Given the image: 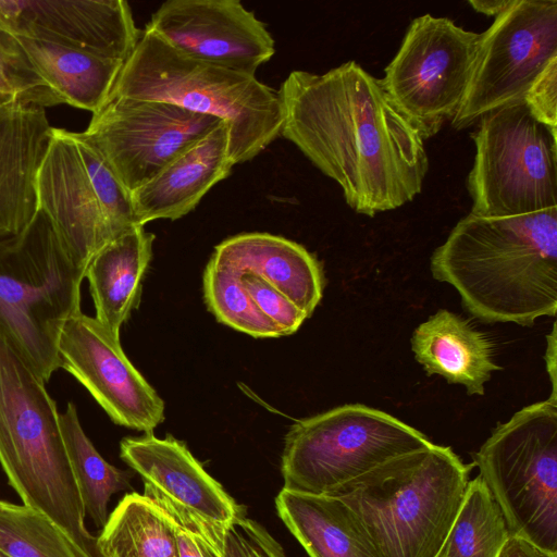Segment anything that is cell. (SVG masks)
<instances>
[{"mask_svg": "<svg viewBox=\"0 0 557 557\" xmlns=\"http://www.w3.org/2000/svg\"><path fill=\"white\" fill-rule=\"evenodd\" d=\"M277 91L280 136L341 186L354 211L374 216L421 193L429 171L424 139L360 64L348 61L324 74L292 71Z\"/></svg>", "mask_w": 557, "mask_h": 557, "instance_id": "6da1fadb", "label": "cell"}, {"mask_svg": "<svg viewBox=\"0 0 557 557\" xmlns=\"http://www.w3.org/2000/svg\"><path fill=\"white\" fill-rule=\"evenodd\" d=\"M432 275L451 285L484 323L532 326L557 311V207L510 215L469 213L432 253Z\"/></svg>", "mask_w": 557, "mask_h": 557, "instance_id": "7a4b0ae2", "label": "cell"}, {"mask_svg": "<svg viewBox=\"0 0 557 557\" xmlns=\"http://www.w3.org/2000/svg\"><path fill=\"white\" fill-rule=\"evenodd\" d=\"M0 463L23 505L54 522L79 557H101L45 380L0 332Z\"/></svg>", "mask_w": 557, "mask_h": 557, "instance_id": "3957f363", "label": "cell"}, {"mask_svg": "<svg viewBox=\"0 0 557 557\" xmlns=\"http://www.w3.org/2000/svg\"><path fill=\"white\" fill-rule=\"evenodd\" d=\"M473 467L450 447L432 444L329 495L356 512L380 557H436L460 509Z\"/></svg>", "mask_w": 557, "mask_h": 557, "instance_id": "277c9868", "label": "cell"}, {"mask_svg": "<svg viewBox=\"0 0 557 557\" xmlns=\"http://www.w3.org/2000/svg\"><path fill=\"white\" fill-rule=\"evenodd\" d=\"M113 97L166 102L219 119L228 126L234 165L257 157L281 134L277 90L256 75L187 58L147 28L122 66Z\"/></svg>", "mask_w": 557, "mask_h": 557, "instance_id": "5b68a950", "label": "cell"}, {"mask_svg": "<svg viewBox=\"0 0 557 557\" xmlns=\"http://www.w3.org/2000/svg\"><path fill=\"white\" fill-rule=\"evenodd\" d=\"M84 278L40 210L0 239V332L45 382L60 368V332L81 310Z\"/></svg>", "mask_w": 557, "mask_h": 557, "instance_id": "8992f818", "label": "cell"}, {"mask_svg": "<svg viewBox=\"0 0 557 557\" xmlns=\"http://www.w3.org/2000/svg\"><path fill=\"white\" fill-rule=\"evenodd\" d=\"M510 535L557 556V403L528 405L473 454Z\"/></svg>", "mask_w": 557, "mask_h": 557, "instance_id": "52a82bcc", "label": "cell"}, {"mask_svg": "<svg viewBox=\"0 0 557 557\" xmlns=\"http://www.w3.org/2000/svg\"><path fill=\"white\" fill-rule=\"evenodd\" d=\"M433 443L382 410L343 405L296 421L284 441L283 488L329 495L350 481Z\"/></svg>", "mask_w": 557, "mask_h": 557, "instance_id": "ba28073f", "label": "cell"}, {"mask_svg": "<svg viewBox=\"0 0 557 557\" xmlns=\"http://www.w3.org/2000/svg\"><path fill=\"white\" fill-rule=\"evenodd\" d=\"M36 193L38 210L84 275L106 245L139 226L131 193L76 132L52 127Z\"/></svg>", "mask_w": 557, "mask_h": 557, "instance_id": "9c48e42d", "label": "cell"}, {"mask_svg": "<svg viewBox=\"0 0 557 557\" xmlns=\"http://www.w3.org/2000/svg\"><path fill=\"white\" fill-rule=\"evenodd\" d=\"M556 131L536 120L524 101L483 115L471 133L470 213L510 216L557 207Z\"/></svg>", "mask_w": 557, "mask_h": 557, "instance_id": "30bf717a", "label": "cell"}, {"mask_svg": "<svg viewBox=\"0 0 557 557\" xmlns=\"http://www.w3.org/2000/svg\"><path fill=\"white\" fill-rule=\"evenodd\" d=\"M479 42L480 34L447 17L424 14L410 23L381 82L423 139L436 135L457 113Z\"/></svg>", "mask_w": 557, "mask_h": 557, "instance_id": "8fae6325", "label": "cell"}, {"mask_svg": "<svg viewBox=\"0 0 557 557\" xmlns=\"http://www.w3.org/2000/svg\"><path fill=\"white\" fill-rule=\"evenodd\" d=\"M557 59V1L515 0L480 34L462 102L451 119L455 129L486 113L523 101L527 91Z\"/></svg>", "mask_w": 557, "mask_h": 557, "instance_id": "7c38bea8", "label": "cell"}, {"mask_svg": "<svg viewBox=\"0 0 557 557\" xmlns=\"http://www.w3.org/2000/svg\"><path fill=\"white\" fill-rule=\"evenodd\" d=\"M221 122L166 102L113 97L78 134L132 194Z\"/></svg>", "mask_w": 557, "mask_h": 557, "instance_id": "4fadbf2b", "label": "cell"}, {"mask_svg": "<svg viewBox=\"0 0 557 557\" xmlns=\"http://www.w3.org/2000/svg\"><path fill=\"white\" fill-rule=\"evenodd\" d=\"M60 368L72 374L111 420L151 433L164 420V401L131 363L114 336L82 310L69 318L58 342Z\"/></svg>", "mask_w": 557, "mask_h": 557, "instance_id": "5bb4252c", "label": "cell"}, {"mask_svg": "<svg viewBox=\"0 0 557 557\" xmlns=\"http://www.w3.org/2000/svg\"><path fill=\"white\" fill-rule=\"evenodd\" d=\"M145 28L187 58L249 75L275 53L267 25L238 0H169Z\"/></svg>", "mask_w": 557, "mask_h": 557, "instance_id": "9a60e30c", "label": "cell"}, {"mask_svg": "<svg viewBox=\"0 0 557 557\" xmlns=\"http://www.w3.org/2000/svg\"><path fill=\"white\" fill-rule=\"evenodd\" d=\"M0 25L15 36L122 62L143 32L124 0H0Z\"/></svg>", "mask_w": 557, "mask_h": 557, "instance_id": "2e32d148", "label": "cell"}, {"mask_svg": "<svg viewBox=\"0 0 557 557\" xmlns=\"http://www.w3.org/2000/svg\"><path fill=\"white\" fill-rule=\"evenodd\" d=\"M120 456L144 483L205 518L228 523L246 513V508L203 469L187 446L170 434L164 438L152 432L125 437L120 443Z\"/></svg>", "mask_w": 557, "mask_h": 557, "instance_id": "e0dca14e", "label": "cell"}, {"mask_svg": "<svg viewBox=\"0 0 557 557\" xmlns=\"http://www.w3.org/2000/svg\"><path fill=\"white\" fill-rule=\"evenodd\" d=\"M51 133L45 108L0 104V239L22 232L38 212L36 180Z\"/></svg>", "mask_w": 557, "mask_h": 557, "instance_id": "ac0fdd59", "label": "cell"}, {"mask_svg": "<svg viewBox=\"0 0 557 557\" xmlns=\"http://www.w3.org/2000/svg\"><path fill=\"white\" fill-rule=\"evenodd\" d=\"M233 166L228 126L221 122L131 194L138 225L186 215Z\"/></svg>", "mask_w": 557, "mask_h": 557, "instance_id": "d6986e66", "label": "cell"}, {"mask_svg": "<svg viewBox=\"0 0 557 557\" xmlns=\"http://www.w3.org/2000/svg\"><path fill=\"white\" fill-rule=\"evenodd\" d=\"M211 259L242 275L261 277L308 317L322 298L324 276L320 262L304 246L282 236L238 234L215 246Z\"/></svg>", "mask_w": 557, "mask_h": 557, "instance_id": "ffe728a7", "label": "cell"}, {"mask_svg": "<svg viewBox=\"0 0 557 557\" xmlns=\"http://www.w3.org/2000/svg\"><path fill=\"white\" fill-rule=\"evenodd\" d=\"M416 360L428 375L440 374L461 384L468 395H484V384L495 370L494 345L468 320L441 309L416 327L411 336Z\"/></svg>", "mask_w": 557, "mask_h": 557, "instance_id": "44dd1931", "label": "cell"}, {"mask_svg": "<svg viewBox=\"0 0 557 557\" xmlns=\"http://www.w3.org/2000/svg\"><path fill=\"white\" fill-rule=\"evenodd\" d=\"M275 505L310 557H380L360 519L341 498L282 488Z\"/></svg>", "mask_w": 557, "mask_h": 557, "instance_id": "7402d4cb", "label": "cell"}, {"mask_svg": "<svg viewBox=\"0 0 557 557\" xmlns=\"http://www.w3.org/2000/svg\"><path fill=\"white\" fill-rule=\"evenodd\" d=\"M154 237L144 226H136L106 245L87 267L85 278L89 283L95 318L116 337L139 300Z\"/></svg>", "mask_w": 557, "mask_h": 557, "instance_id": "603a6c76", "label": "cell"}, {"mask_svg": "<svg viewBox=\"0 0 557 557\" xmlns=\"http://www.w3.org/2000/svg\"><path fill=\"white\" fill-rule=\"evenodd\" d=\"M15 37L60 103L91 113L106 103L124 64L46 40Z\"/></svg>", "mask_w": 557, "mask_h": 557, "instance_id": "cb8c5ba5", "label": "cell"}, {"mask_svg": "<svg viewBox=\"0 0 557 557\" xmlns=\"http://www.w3.org/2000/svg\"><path fill=\"white\" fill-rule=\"evenodd\" d=\"M101 557H180L174 525L150 498L126 494L97 536Z\"/></svg>", "mask_w": 557, "mask_h": 557, "instance_id": "d4e9b609", "label": "cell"}, {"mask_svg": "<svg viewBox=\"0 0 557 557\" xmlns=\"http://www.w3.org/2000/svg\"><path fill=\"white\" fill-rule=\"evenodd\" d=\"M60 426L71 470L86 515L96 527L108 520V503L114 493L131 488L132 474L107 462L85 434L76 406L60 413Z\"/></svg>", "mask_w": 557, "mask_h": 557, "instance_id": "484cf974", "label": "cell"}, {"mask_svg": "<svg viewBox=\"0 0 557 557\" xmlns=\"http://www.w3.org/2000/svg\"><path fill=\"white\" fill-rule=\"evenodd\" d=\"M505 518L479 476L470 480L436 557H498L509 537Z\"/></svg>", "mask_w": 557, "mask_h": 557, "instance_id": "4316f807", "label": "cell"}, {"mask_svg": "<svg viewBox=\"0 0 557 557\" xmlns=\"http://www.w3.org/2000/svg\"><path fill=\"white\" fill-rule=\"evenodd\" d=\"M205 302L216 320L257 338L280 337V330L257 307L242 274L211 258L202 277Z\"/></svg>", "mask_w": 557, "mask_h": 557, "instance_id": "83f0119b", "label": "cell"}, {"mask_svg": "<svg viewBox=\"0 0 557 557\" xmlns=\"http://www.w3.org/2000/svg\"><path fill=\"white\" fill-rule=\"evenodd\" d=\"M0 552L8 557H79L64 532L26 505L0 500Z\"/></svg>", "mask_w": 557, "mask_h": 557, "instance_id": "f1b7e54d", "label": "cell"}, {"mask_svg": "<svg viewBox=\"0 0 557 557\" xmlns=\"http://www.w3.org/2000/svg\"><path fill=\"white\" fill-rule=\"evenodd\" d=\"M11 101L40 108L61 104L16 37L0 25V104Z\"/></svg>", "mask_w": 557, "mask_h": 557, "instance_id": "f546056e", "label": "cell"}, {"mask_svg": "<svg viewBox=\"0 0 557 557\" xmlns=\"http://www.w3.org/2000/svg\"><path fill=\"white\" fill-rule=\"evenodd\" d=\"M144 495L170 518L174 525L180 557H224L226 523L210 520L144 483Z\"/></svg>", "mask_w": 557, "mask_h": 557, "instance_id": "4dcf8cb0", "label": "cell"}, {"mask_svg": "<svg viewBox=\"0 0 557 557\" xmlns=\"http://www.w3.org/2000/svg\"><path fill=\"white\" fill-rule=\"evenodd\" d=\"M243 284L259 310L280 330L282 336L295 333L309 318L295 302L253 274H243Z\"/></svg>", "mask_w": 557, "mask_h": 557, "instance_id": "1f68e13d", "label": "cell"}, {"mask_svg": "<svg viewBox=\"0 0 557 557\" xmlns=\"http://www.w3.org/2000/svg\"><path fill=\"white\" fill-rule=\"evenodd\" d=\"M224 557H286L281 544L259 522L245 515L224 528Z\"/></svg>", "mask_w": 557, "mask_h": 557, "instance_id": "d6a6232c", "label": "cell"}, {"mask_svg": "<svg viewBox=\"0 0 557 557\" xmlns=\"http://www.w3.org/2000/svg\"><path fill=\"white\" fill-rule=\"evenodd\" d=\"M523 101L536 120L557 129V59L533 82Z\"/></svg>", "mask_w": 557, "mask_h": 557, "instance_id": "836d02e7", "label": "cell"}, {"mask_svg": "<svg viewBox=\"0 0 557 557\" xmlns=\"http://www.w3.org/2000/svg\"><path fill=\"white\" fill-rule=\"evenodd\" d=\"M498 557H557L539 548L532 543L513 535H509Z\"/></svg>", "mask_w": 557, "mask_h": 557, "instance_id": "e575fe53", "label": "cell"}, {"mask_svg": "<svg viewBox=\"0 0 557 557\" xmlns=\"http://www.w3.org/2000/svg\"><path fill=\"white\" fill-rule=\"evenodd\" d=\"M546 368L552 383V394L548 398L553 403H557L556 392V323H554L552 332L547 335V349H546Z\"/></svg>", "mask_w": 557, "mask_h": 557, "instance_id": "d590c367", "label": "cell"}, {"mask_svg": "<svg viewBox=\"0 0 557 557\" xmlns=\"http://www.w3.org/2000/svg\"><path fill=\"white\" fill-rule=\"evenodd\" d=\"M515 0H469L468 3L480 13L498 16L513 4Z\"/></svg>", "mask_w": 557, "mask_h": 557, "instance_id": "8d00e7d4", "label": "cell"}]
</instances>
